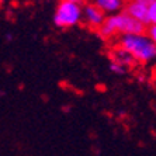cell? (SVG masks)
<instances>
[{
  "instance_id": "obj_1",
  "label": "cell",
  "mask_w": 156,
  "mask_h": 156,
  "mask_svg": "<svg viewBox=\"0 0 156 156\" xmlns=\"http://www.w3.org/2000/svg\"><path fill=\"white\" fill-rule=\"evenodd\" d=\"M146 30H148V26L145 23L139 21L122 10L117 14L107 16L103 26L96 33L104 41H111L125 34H145Z\"/></svg>"
},
{
  "instance_id": "obj_12",
  "label": "cell",
  "mask_w": 156,
  "mask_h": 156,
  "mask_svg": "<svg viewBox=\"0 0 156 156\" xmlns=\"http://www.w3.org/2000/svg\"><path fill=\"white\" fill-rule=\"evenodd\" d=\"M68 2H75V3H82V0H68Z\"/></svg>"
},
{
  "instance_id": "obj_7",
  "label": "cell",
  "mask_w": 156,
  "mask_h": 156,
  "mask_svg": "<svg viewBox=\"0 0 156 156\" xmlns=\"http://www.w3.org/2000/svg\"><path fill=\"white\" fill-rule=\"evenodd\" d=\"M94 3L105 14H117L124 10L127 2L125 0H94Z\"/></svg>"
},
{
  "instance_id": "obj_4",
  "label": "cell",
  "mask_w": 156,
  "mask_h": 156,
  "mask_svg": "<svg viewBox=\"0 0 156 156\" xmlns=\"http://www.w3.org/2000/svg\"><path fill=\"white\" fill-rule=\"evenodd\" d=\"M105 18H107V14L98 7L94 2H93V3H86L83 6V20H82V21L90 30L97 31V30L103 26V23L105 21Z\"/></svg>"
},
{
  "instance_id": "obj_10",
  "label": "cell",
  "mask_w": 156,
  "mask_h": 156,
  "mask_svg": "<svg viewBox=\"0 0 156 156\" xmlns=\"http://www.w3.org/2000/svg\"><path fill=\"white\" fill-rule=\"evenodd\" d=\"M146 34L151 37V40L156 44V24H152V26H148V30H146Z\"/></svg>"
},
{
  "instance_id": "obj_11",
  "label": "cell",
  "mask_w": 156,
  "mask_h": 156,
  "mask_svg": "<svg viewBox=\"0 0 156 156\" xmlns=\"http://www.w3.org/2000/svg\"><path fill=\"white\" fill-rule=\"evenodd\" d=\"M11 38H13V37H11V35H10V34H7V35H6V40H7V41H10V40H11Z\"/></svg>"
},
{
  "instance_id": "obj_13",
  "label": "cell",
  "mask_w": 156,
  "mask_h": 156,
  "mask_svg": "<svg viewBox=\"0 0 156 156\" xmlns=\"http://www.w3.org/2000/svg\"><path fill=\"white\" fill-rule=\"evenodd\" d=\"M125 2H132V0H125Z\"/></svg>"
},
{
  "instance_id": "obj_8",
  "label": "cell",
  "mask_w": 156,
  "mask_h": 156,
  "mask_svg": "<svg viewBox=\"0 0 156 156\" xmlns=\"http://www.w3.org/2000/svg\"><path fill=\"white\" fill-rule=\"evenodd\" d=\"M156 24V0H152L148 10V26Z\"/></svg>"
},
{
  "instance_id": "obj_2",
  "label": "cell",
  "mask_w": 156,
  "mask_h": 156,
  "mask_svg": "<svg viewBox=\"0 0 156 156\" xmlns=\"http://www.w3.org/2000/svg\"><path fill=\"white\" fill-rule=\"evenodd\" d=\"M117 45L127 49L138 63H148L156 59V44L148 34H125L117 38Z\"/></svg>"
},
{
  "instance_id": "obj_6",
  "label": "cell",
  "mask_w": 156,
  "mask_h": 156,
  "mask_svg": "<svg viewBox=\"0 0 156 156\" xmlns=\"http://www.w3.org/2000/svg\"><path fill=\"white\" fill-rule=\"evenodd\" d=\"M108 56H110V61L111 62H115V63H120L122 65L124 68H127V69H131V68H134L138 62L135 61V58L127 49H124L120 45H117L114 44L113 47L110 48V52H108Z\"/></svg>"
},
{
  "instance_id": "obj_5",
  "label": "cell",
  "mask_w": 156,
  "mask_h": 156,
  "mask_svg": "<svg viewBox=\"0 0 156 156\" xmlns=\"http://www.w3.org/2000/svg\"><path fill=\"white\" fill-rule=\"evenodd\" d=\"M151 2L152 0H132V2H127L125 7H124V11H127L129 16H132L139 21L145 23L148 26V10Z\"/></svg>"
},
{
  "instance_id": "obj_9",
  "label": "cell",
  "mask_w": 156,
  "mask_h": 156,
  "mask_svg": "<svg viewBox=\"0 0 156 156\" xmlns=\"http://www.w3.org/2000/svg\"><path fill=\"white\" fill-rule=\"evenodd\" d=\"M110 72H113L114 75H124V73L127 72V68H124L122 65H120V63H115V62H111L110 61Z\"/></svg>"
},
{
  "instance_id": "obj_3",
  "label": "cell",
  "mask_w": 156,
  "mask_h": 156,
  "mask_svg": "<svg viewBox=\"0 0 156 156\" xmlns=\"http://www.w3.org/2000/svg\"><path fill=\"white\" fill-rule=\"evenodd\" d=\"M83 20V6L82 3L61 0L54 14V24L58 28H69L77 26Z\"/></svg>"
}]
</instances>
